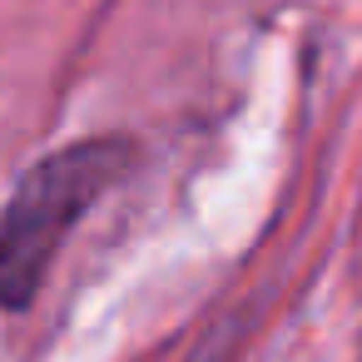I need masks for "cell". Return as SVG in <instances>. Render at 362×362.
<instances>
[{
  "label": "cell",
  "instance_id": "6da1fadb",
  "mask_svg": "<svg viewBox=\"0 0 362 362\" xmlns=\"http://www.w3.org/2000/svg\"><path fill=\"white\" fill-rule=\"evenodd\" d=\"M134 169L139 144L129 134H95L35 159L21 174L11 204L0 209V308L25 313L40 298L60 243Z\"/></svg>",
  "mask_w": 362,
  "mask_h": 362
}]
</instances>
